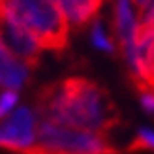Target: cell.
Wrapping results in <instances>:
<instances>
[{"label":"cell","instance_id":"obj_1","mask_svg":"<svg viewBox=\"0 0 154 154\" xmlns=\"http://www.w3.org/2000/svg\"><path fill=\"white\" fill-rule=\"evenodd\" d=\"M38 115L68 128L103 134L119 124L117 107L107 90L85 77H68L43 87L36 98Z\"/></svg>","mask_w":154,"mask_h":154},{"label":"cell","instance_id":"obj_2","mask_svg":"<svg viewBox=\"0 0 154 154\" xmlns=\"http://www.w3.org/2000/svg\"><path fill=\"white\" fill-rule=\"evenodd\" d=\"M6 4L30 30L40 47L55 53H64L68 49L70 25L53 0H6Z\"/></svg>","mask_w":154,"mask_h":154},{"label":"cell","instance_id":"obj_3","mask_svg":"<svg viewBox=\"0 0 154 154\" xmlns=\"http://www.w3.org/2000/svg\"><path fill=\"white\" fill-rule=\"evenodd\" d=\"M25 154H115V150L102 134L40 119L36 128V147Z\"/></svg>","mask_w":154,"mask_h":154},{"label":"cell","instance_id":"obj_4","mask_svg":"<svg viewBox=\"0 0 154 154\" xmlns=\"http://www.w3.org/2000/svg\"><path fill=\"white\" fill-rule=\"evenodd\" d=\"M0 36L6 42L8 49L17 58H21V62L28 70L40 66L42 60L40 43L30 34V30L13 15L10 6L6 4V0H0Z\"/></svg>","mask_w":154,"mask_h":154},{"label":"cell","instance_id":"obj_5","mask_svg":"<svg viewBox=\"0 0 154 154\" xmlns=\"http://www.w3.org/2000/svg\"><path fill=\"white\" fill-rule=\"evenodd\" d=\"M36 113L26 105L17 107L8 113L0 124V147H6L15 152H28L36 147Z\"/></svg>","mask_w":154,"mask_h":154},{"label":"cell","instance_id":"obj_6","mask_svg":"<svg viewBox=\"0 0 154 154\" xmlns=\"http://www.w3.org/2000/svg\"><path fill=\"white\" fill-rule=\"evenodd\" d=\"M28 81V68L17 60V57L8 49L6 42L0 36V83H4L8 90L17 92Z\"/></svg>","mask_w":154,"mask_h":154},{"label":"cell","instance_id":"obj_7","mask_svg":"<svg viewBox=\"0 0 154 154\" xmlns=\"http://www.w3.org/2000/svg\"><path fill=\"white\" fill-rule=\"evenodd\" d=\"M53 2L73 25V28L83 30L92 23V19H96L103 0H53Z\"/></svg>","mask_w":154,"mask_h":154},{"label":"cell","instance_id":"obj_8","mask_svg":"<svg viewBox=\"0 0 154 154\" xmlns=\"http://www.w3.org/2000/svg\"><path fill=\"white\" fill-rule=\"evenodd\" d=\"M92 43H94L98 49H102V51L117 53V47H115V43L105 36L103 28H102V23H100V21H94V25H92Z\"/></svg>","mask_w":154,"mask_h":154},{"label":"cell","instance_id":"obj_9","mask_svg":"<svg viewBox=\"0 0 154 154\" xmlns=\"http://www.w3.org/2000/svg\"><path fill=\"white\" fill-rule=\"evenodd\" d=\"M135 149H149V150H154V132L149 128H141L137 132V137L135 141L132 143V150Z\"/></svg>","mask_w":154,"mask_h":154},{"label":"cell","instance_id":"obj_10","mask_svg":"<svg viewBox=\"0 0 154 154\" xmlns=\"http://www.w3.org/2000/svg\"><path fill=\"white\" fill-rule=\"evenodd\" d=\"M17 100H19V94L15 90L2 92V96H0V119H4L8 113H11V109L17 105Z\"/></svg>","mask_w":154,"mask_h":154},{"label":"cell","instance_id":"obj_11","mask_svg":"<svg viewBox=\"0 0 154 154\" xmlns=\"http://www.w3.org/2000/svg\"><path fill=\"white\" fill-rule=\"evenodd\" d=\"M139 102H141V107L147 113H154V92L152 90H141Z\"/></svg>","mask_w":154,"mask_h":154},{"label":"cell","instance_id":"obj_12","mask_svg":"<svg viewBox=\"0 0 154 154\" xmlns=\"http://www.w3.org/2000/svg\"><path fill=\"white\" fill-rule=\"evenodd\" d=\"M135 8H137V11H139V15H143L145 11L149 10V8L154 4V0H130Z\"/></svg>","mask_w":154,"mask_h":154}]
</instances>
